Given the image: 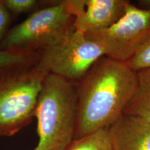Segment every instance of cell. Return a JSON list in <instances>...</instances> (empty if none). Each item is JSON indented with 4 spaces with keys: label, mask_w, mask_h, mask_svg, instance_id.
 Segmentation results:
<instances>
[{
    "label": "cell",
    "mask_w": 150,
    "mask_h": 150,
    "mask_svg": "<svg viewBox=\"0 0 150 150\" xmlns=\"http://www.w3.org/2000/svg\"><path fill=\"white\" fill-rule=\"evenodd\" d=\"M136 85V72L127 63L105 56L99 59L76 83L74 140L113 125L123 115Z\"/></svg>",
    "instance_id": "obj_1"
},
{
    "label": "cell",
    "mask_w": 150,
    "mask_h": 150,
    "mask_svg": "<svg viewBox=\"0 0 150 150\" xmlns=\"http://www.w3.org/2000/svg\"><path fill=\"white\" fill-rule=\"evenodd\" d=\"M35 117L38 141L33 150H67L74 140L76 130V83L57 75H47Z\"/></svg>",
    "instance_id": "obj_2"
},
{
    "label": "cell",
    "mask_w": 150,
    "mask_h": 150,
    "mask_svg": "<svg viewBox=\"0 0 150 150\" xmlns=\"http://www.w3.org/2000/svg\"><path fill=\"white\" fill-rule=\"evenodd\" d=\"M37 61L0 68L1 137L16 134L35 117L38 97L48 74Z\"/></svg>",
    "instance_id": "obj_3"
},
{
    "label": "cell",
    "mask_w": 150,
    "mask_h": 150,
    "mask_svg": "<svg viewBox=\"0 0 150 150\" xmlns=\"http://www.w3.org/2000/svg\"><path fill=\"white\" fill-rule=\"evenodd\" d=\"M74 20L70 0L47 1L9 30L0 50L38 53L74 32Z\"/></svg>",
    "instance_id": "obj_4"
},
{
    "label": "cell",
    "mask_w": 150,
    "mask_h": 150,
    "mask_svg": "<svg viewBox=\"0 0 150 150\" xmlns=\"http://www.w3.org/2000/svg\"><path fill=\"white\" fill-rule=\"evenodd\" d=\"M104 56L98 43L75 30L61 42L38 52L37 63L48 74L77 83Z\"/></svg>",
    "instance_id": "obj_5"
},
{
    "label": "cell",
    "mask_w": 150,
    "mask_h": 150,
    "mask_svg": "<svg viewBox=\"0 0 150 150\" xmlns=\"http://www.w3.org/2000/svg\"><path fill=\"white\" fill-rule=\"evenodd\" d=\"M85 35L101 45L105 56L127 63L150 38V8L130 2L126 13L115 24Z\"/></svg>",
    "instance_id": "obj_6"
},
{
    "label": "cell",
    "mask_w": 150,
    "mask_h": 150,
    "mask_svg": "<svg viewBox=\"0 0 150 150\" xmlns=\"http://www.w3.org/2000/svg\"><path fill=\"white\" fill-rule=\"evenodd\" d=\"M76 31L87 34L102 31L119 21L130 1L126 0H70Z\"/></svg>",
    "instance_id": "obj_7"
},
{
    "label": "cell",
    "mask_w": 150,
    "mask_h": 150,
    "mask_svg": "<svg viewBox=\"0 0 150 150\" xmlns=\"http://www.w3.org/2000/svg\"><path fill=\"white\" fill-rule=\"evenodd\" d=\"M108 131L113 150H150V122L123 114Z\"/></svg>",
    "instance_id": "obj_8"
},
{
    "label": "cell",
    "mask_w": 150,
    "mask_h": 150,
    "mask_svg": "<svg viewBox=\"0 0 150 150\" xmlns=\"http://www.w3.org/2000/svg\"><path fill=\"white\" fill-rule=\"evenodd\" d=\"M137 85L123 114L150 122V69L136 72Z\"/></svg>",
    "instance_id": "obj_9"
},
{
    "label": "cell",
    "mask_w": 150,
    "mask_h": 150,
    "mask_svg": "<svg viewBox=\"0 0 150 150\" xmlns=\"http://www.w3.org/2000/svg\"><path fill=\"white\" fill-rule=\"evenodd\" d=\"M67 150H113L108 129L74 140Z\"/></svg>",
    "instance_id": "obj_10"
},
{
    "label": "cell",
    "mask_w": 150,
    "mask_h": 150,
    "mask_svg": "<svg viewBox=\"0 0 150 150\" xmlns=\"http://www.w3.org/2000/svg\"><path fill=\"white\" fill-rule=\"evenodd\" d=\"M38 58L37 52L0 50V68L33 63Z\"/></svg>",
    "instance_id": "obj_11"
},
{
    "label": "cell",
    "mask_w": 150,
    "mask_h": 150,
    "mask_svg": "<svg viewBox=\"0 0 150 150\" xmlns=\"http://www.w3.org/2000/svg\"><path fill=\"white\" fill-rule=\"evenodd\" d=\"M3 1L13 16L23 13L31 14L47 3V1L38 0H3Z\"/></svg>",
    "instance_id": "obj_12"
},
{
    "label": "cell",
    "mask_w": 150,
    "mask_h": 150,
    "mask_svg": "<svg viewBox=\"0 0 150 150\" xmlns=\"http://www.w3.org/2000/svg\"><path fill=\"white\" fill-rule=\"evenodd\" d=\"M127 64L135 72L150 69V38L127 62Z\"/></svg>",
    "instance_id": "obj_13"
},
{
    "label": "cell",
    "mask_w": 150,
    "mask_h": 150,
    "mask_svg": "<svg viewBox=\"0 0 150 150\" xmlns=\"http://www.w3.org/2000/svg\"><path fill=\"white\" fill-rule=\"evenodd\" d=\"M13 15L5 6L3 0H0V44L10 30Z\"/></svg>",
    "instance_id": "obj_14"
},
{
    "label": "cell",
    "mask_w": 150,
    "mask_h": 150,
    "mask_svg": "<svg viewBox=\"0 0 150 150\" xmlns=\"http://www.w3.org/2000/svg\"><path fill=\"white\" fill-rule=\"evenodd\" d=\"M140 4H141L143 8H150V0H143V1H140Z\"/></svg>",
    "instance_id": "obj_15"
}]
</instances>
